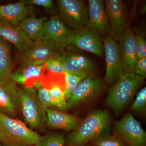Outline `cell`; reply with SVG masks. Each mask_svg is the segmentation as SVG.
I'll use <instances>...</instances> for the list:
<instances>
[{
  "label": "cell",
  "mask_w": 146,
  "mask_h": 146,
  "mask_svg": "<svg viewBox=\"0 0 146 146\" xmlns=\"http://www.w3.org/2000/svg\"><path fill=\"white\" fill-rule=\"evenodd\" d=\"M12 70L10 46L7 41L0 37V87L10 81Z\"/></svg>",
  "instance_id": "22"
},
{
  "label": "cell",
  "mask_w": 146,
  "mask_h": 146,
  "mask_svg": "<svg viewBox=\"0 0 146 146\" xmlns=\"http://www.w3.org/2000/svg\"><path fill=\"white\" fill-rule=\"evenodd\" d=\"M106 63V72L104 83L112 86L124 74L119 48L118 42H115L110 35L103 38Z\"/></svg>",
  "instance_id": "9"
},
{
  "label": "cell",
  "mask_w": 146,
  "mask_h": 146,
  "mask_svg": "<svg viewBox=\"0 0 146 146\" xmlns=\"http://www.w3.org/2000/svg\"><path fill=\"white\" fill-rule=\"evenodd\" d=\"M65 142V137L63 134L50 133L40 136L34 146H64Z\"/></svg>",
  "instance_id": "25"
},
{
  "label": "cell",
  "mask_w": 146,
  "mask_h": 146,
  "mask_svg": "<svg viewBox=\"0 0 146 146\" xmlns=\"http://www.w3.org/2000/svg\"><path fill=\"white\" fill-rule=\"evenodd\" d=\"M36 91L38 98L45 107L62 111L61 106L58 102L50 96L48 90L43 86L37 89Z\"/></svg>",
  "instance_id": "27"
},
{
  "label": "cell",
  "mask_w": 146,
  "mask_h": 146,
  "mask_svg": "<svg viewBox=\"0 0 146 146\" xmlns=\"http://www.w3.org/2000/svg\"><path fill=\"white\" fill-rule=\"evenodd\" d=\"M0 146H3L2 144L1 143V142H0Z\"/></svg>",
  "instance_id": "35"
},
{
  "label": "cell",
  "mask_w": 146,
  "mask_h": 146,
  "mask_svg": "<svg viewBox=\"0 0 146 146\" xmlns=\"http://www.w3.org/2000/svg\"><path fill=\"white\" fill-rule=\"evenodd\" d=\"M58 58L63 64L65 72L84 78L95 77L97 71L96 64L84 55L63 51Z\"/></svg>",
  "instance_id": "11"
},
{
  "label": "cell",
  "mask_w": 146,
  "mask_h": 146,
  "mask_svg": "<svg viewBox=\"0 0 146 146\" xmlns=\"http://www.w3.org/2000/svg\"><path fill=\"white\" fill-rule=\"evenodd\" d=\"M0 37L15 45L20 54L28 49L33 43L19 26H15L2 20H0Z\"/></svg>",
  "instance_id": "20"
},
{
  "label": "cell",
  "mask_w": 146,
  "mask_h": 146,
  "mask_svg": "<svg viewBox=\"0 0 146 146\" xmlns=\"http://www.w3.org/2000/svg\"><path fill=\"white\" fill-rule=\"evenodd\" d=\"M135 35L137 44V59L146 57V41L145 35L143 32L136 30Z\"/></svg>",
  "instance_id": "29"
},
{
  "label": "cell",
  "mask_w": 146,
  "mask_h": 146,
  "mask_svg": "<svg viewBox=\"0 0 146 146\" xmlns=\"http://www.w3.org/2000/svg\"><path fill=\"white\" fill-rule=\"evenodd\" d=\"M104 3L110 30V35L118 43L127 28V5L122 0H106Z\"/></svg>",
  "instance_id": "8"
},
{
  "label": "cell",
  "mask_w": 146,
  "mask_h": 146,
  "mask_svg": "<svg viewBox=\"0 0 146 146\" xmlns=\"http://www.w3.org/2000/svg\"><path fill=\"white\" fill-rule=\"evenodd\" d=\"M88 1L89 27L96 30L103 38L110 35V30L104 2L102 0Z\"/></svg>",
  "instance_id": "16"
},
{
  "label": "cell",
  "mask_w": 146,
  "mask_h": 146,
  "mask_svg": "<svg viewBox=\"0 0 146 146\" xmlns=\"http://www.w3.org/2000/svg\"><path fill=\"white\" fill-rule=\"evenodd\" d=\"M18 87L11 80L0 87V113L14 119L21 112Z\"/></svg>",
  "instance_id": "15"
},
{
  "label": "cell",
  "mask_w": 146,
  "mask_h": 146,
  "mask_svg": "<svg viewBox=\"0 0 146 146\" xmlns=\"http://www.w3.org/2000/svg\"><path fill=\"white\" fill-rule=\"evenodd\" d=\"M124 74H134L138 59L137 44L132 29L127 28L118 42Z\"/></svg>",
  "instance_id": "13"
},
{
  "label": "cell",
  "mask_w": 146,
  "mask_h": 146,
  "mask_svg": "<svg viewBox=\"0 0 146 146\" xmlns=\"http://www.w3.org/2000/svg\"><path fill=\"white\" fill-rule=\"evenodd\" d=\"M21 114L30 128L44 132L46 131V107L40 101L37 91L33 88L18 87Z\"/></svg>",
  "instance_id": "3"
},
{
  "label": "cell",
  "mask_w": 146,
  "mask_h": 146,
  "mask_svg": "<svg viewBox=\"0 0 146 146\" xmlns=\"http://www.w3.org/2000/svg\"><path fill=\"white\" fill-rule=\"evenodd\" d=\"M82 146H93L92 145H87V144H85V145H83Z\"/></svg>",
  "instance_id": "34"
},
{
  "label": "cell",
  "mask_w": 146,
  "mask_h": 146,
  "mask_svg": "<svg viewBox=\"0 0 146 146\" xmlns=\"http://www.w3.org/2000/svg\"><path fill=\"white\" fill-rule=\"evenodd\" d=\"M113 133L122 139L128 146H146V132L140 123L128 112L115 124Z\"/></svg>",
  "instance_id": "6"
},
{
  "label": "cell",
  "mask_w": 146,
  "mask_h": 146,
  "mask_svg": "<svg viewBox=\"0 0 146 146\" xmlns=\"http://www.w3.org/2000/svg\"><path fill=\"white\" fill-rule=\"evenodd\" d=\"M45 64L47 70L51 72L56 74L65 73L63 64L58 57L51 58Z\"/></svg>",
  "instance_id": "30"
},
{
  "label": "cell",
  "mask_w": 146,
  "mask_h": 146,
  "mask_svg": "<svg viewBox=\"0 0 146 146\" xmlns=\"http://www.w3.org/2000/svg\"><path fill=\"white\" fill-rule=\"evenodd\" d=\"M84 78H85L83 77L65 72L66 87L64 96L65 100L67 102L70 99L73 93L78 86L79 84Z\"/></svg>",
  "instance_id": "26"
},
{
  "label": "cell",
  "mask_w": 146,
  "mask_h": 146,
  "mask_svg": "<svg viewBox=\"0 0 146 146\" xmlns=\"http://www.w3.org/2000/svg\"><path fill=\"white\" fill-rule=\"evenodd\" d=\"M47 20L46 17L37 18L33 14L25 18L19 26L27 36L35 42L43 38L44 35V24Z\"/></svg>",
  "instance_id": "23"
},
{
  "label": "cell",
  "mask_w": 146,
  "mask_h": 146,
  "mask_svg": "<svg viewBox=\"0 0 146 146\" xmlns=\"http://www.w3.org/2000/svg\"><path fill=\"white\" fill-rule=\"evenodd\" d=\"M44 35L42 40L51 42L62 51L72 45L76 34L58 15L48 19L44 24Z\"/></svg>",
  "instance_id": "10"
},
{
  "label": "cell",
  "mask_w": 146,
  "mask_h": 146,
  "mask_svg": "<svg viewBox=\"0 0 146 146\" xmlns=\"http://www.w3.org/2000/svg\"><path fill=\"white\" fill-rule=\"evenodd\" d=\"M39 137L25 123L0 113V142L3 146H34Z\"/></svg>",
  "instance_id": "4"
},
{
  "label": "cell",
  "mask_w": 146,
  "mask_h": 146,
  "mask_svg": "<svg viewBox=\"0 0 146 146\" xmlns=\"http://www.w3.org/2000/svg\"><path fill=\"white\" fill-rule=\"evenodd\" d=\"M72 44L97 56L104 54L103 37L96 30L89 27L76 34Z\"/></svg>",
  "instance_id": "14"
},
{
  "label": "cell",
  "mask_w": 146,
  "mask_h": 146,
  "mask_svg": "<svg viewBox=\"0 0 146 146\" xmlns=\"http://www.w3.org/2000/svg\"><path fill=\"white\" fill-rule=\"evenodd\" d=\"M20 1L27 5L40 6L47 11L52 10L54 7V3L52 0H21Z\"/></svg>",
  "instance_id": "31"
},
{
  "label": "cell",
  "mask_w": 146,
  "mask_h": 146,
  "mask_svg": "<svg viewBox=\"0 0 146 146\" xmlns=\"http://www.w3.org/2000/svg\"><path fill=\"white\" fill-rule=\"evenodd\" d=\"M46 126L52 129L72 131L81 124L83 119L56 110L46 108Z\"/></svg>",
  "instance_id": "19"
},
{
  "label": "cell",
  "mask_w": 146,
  "mask_h": 146,
  "mask_svg": "<svg viewBox=\"0 0 146 146\" xmlns=\"http://www.w3.org/2000/svg\"><path fill=\"white\" fill-rule=\"evenodd\" d=\"M140 12L142 14H144L146 13V5H144L141 8V10Z\"/></svg>",
  "instance_id": "33"
},
{
  "label": "cell",
  "mask_w": 146,
  "mask_h": 146,
  "mask_svg": "<svg viewBox=\"0 0 146 146\" xmlns=\"http://www.w3.org/2000/svg\"><path fill=\"white\" fill-rule=\"evenodd\" d=\"M32 6L27 5L20 1L14 3L0 5V20L13 26H19L25 18L33 15Z\"/></svg>",
  "instance_id": "21"
},
{
  "label": "cell",
  "mask_w": 146,
  "mask_h": 146,
  "mask_svg": "<svg viewBox=\"0 0 146 146\" xmlns=\"http://www.w3.org/2000/svg\"><path fill=\"white\" fill-rule=\"evenodd\" d=\"M145 79L135 74H124L110 88L106 104L116 115H119L141 88Z\"/></svg>",
  "instance_id": "2"
},
{
  "label": "cell",
  "mask_w": 146,
  "mask_h": 146,
  "mask_svg": "<svg viewBox=\"0 0 146 146\" xmlns=\"http://www.w3.org/2000/svg\"><path fill=\"white\" fill-rule=\"evenodd\" d=\"M110 117L108 110H95L83 119L74 130L65 138L64 146H82L104 133L109 131Z\"/></svg>",
  "instance_id": "1"
},
{
  "label": "cell",
  "mask_w": 146,
  "mask_h": 146,
  "mask_svg": "<svg viewBox=\"0 0 146 146\" xmlns=\"http://www.w3.org/2000/svg\"><path fill=\"white\" fill-rule=\"evenodd\" d=\"M134 74L146 78V57L138 59L134 67Z\"/></svg>",
  "instance_id": "32"
},
{
  "label": "cell",
  "mask_w": 146,
  "mask_h": 146,
  "mask_svg": "<svg viewBox=\"0 0 146 146\" xmlns=\"http://www.w3.org/2000/svg\"><path fill=\"white\" fill-rule=\"evenodd\" d=\"M58 16L76 34L89 27L88 5L81 0H57Z\"/></svg>",
  "instance_id": "5"
},
{
  "label": "cell",
  "mask_w": 146,
  "mask_h": 146,
  "mask_svg": "<svg viewBox=\"0 0 146 146\" xmlns=\"http://www.w3.org/2000/svg\"><path fill=\"white\" fill-rule=\"evenodd\" d=\"M40 82L50 96L60 105L62 111L68 110V103L64 96L66 87L65 73L56 74L48 71L46 74L43 75Z\"/></svg>",
  "instance_id": "17"
},
{
  "label": "cell",
  "mask_w": 146,
  "mask_h": 146,
  "mask_svg": "<svg viewBox=\"0 0 146 146\" xmlns=\"http://www.w3.org/2000/svg\"><path fill=\"white\" fill-rule=\"evenodd\" d=\"M46 70L45 64L39 65H22L13 72L11 80L29 88H33L40 81Z\"/></svg>",
  "instance_id": "18"
},
{
  "label": "cell",
  "mask_w": 146,
  "mask_h": 146,
  "mask_svg": "<svg viewBox=\"0 0 146 146\" xmlns=\"http://www.w3.org/2000/svg\"><path fill=\"white\" fill-rule=\"evenodd\" d=\"M105 86L104 81L96 77L83 79L67 102L68 110L95 99L102 93Z\"/></svg>",
  "instance_id": "12"
},
{
  "label": "cell",
  "mask_w": 146,
  "mask_h": 146,
  "mask_svg": "<svg viewBox=\"0 0 146 146\" xmlns=\"http://www.w3.org/2000/svg\"><path fill=\"white\" fill-rule=\"evenodd\" d=\"M131 110L139 115L145 113L146 110V87L141 89L136 94V99Z\"/></svg>",
  "instance_id": "28"
},
{
  "label": "cell",
  "mask_w": 146,
  "mask_h": 146,
  "mask_svg": "<svg viewBox=\"0 0 146 146\" xmlns=\"http://www.w3.org/2000/svg\"><path fill=\"white\" fill-rule=\"evenodd\" d=\"M63 51L51 42L39 40L33 42L31 46L19 56V63L22 65L44 64L51 58L59 57Z\"/></svg>",
  "instance_id": "7"
},
{
  "label": "cell",
  "mask_w": 146,
  "mask_h": 146,
  "mask_svg": "<svg viewBox=\"0 0 146 146\" xmlns=\"http://www.w3.org/2000/svg\"><path fill=\"white\" fill-rule=\"evenodd\" d=\"M90 142L91 145L93 146H128L119 136L108 132L100 134Z\"/></svg>",
  "instance_id": "24"
}]
</instances>
